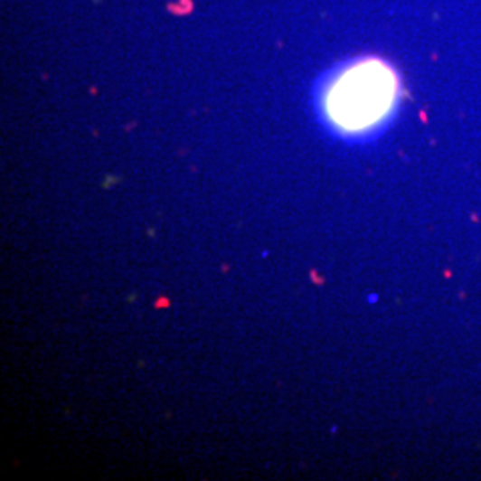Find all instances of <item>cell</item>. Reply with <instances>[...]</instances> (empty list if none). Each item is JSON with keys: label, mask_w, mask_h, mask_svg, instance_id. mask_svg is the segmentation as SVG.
<instances>
[{"label": "cell", "mask_w": 481, "mask_h": 481, "mask_svg": "<svg viewBox=\"0 0 481 481\" xmlns=\"http://www.w3.org/2000/svg\"><path fill=\"white\" fill-rule=\"evenodd\" d=\"M401 95L398 71L380 58H362L341 68L323 91L326 121L343 136H365L394 115Z\"/></svg>", "instance_id": "1"}]
</instances>
